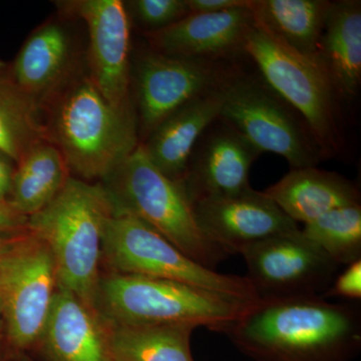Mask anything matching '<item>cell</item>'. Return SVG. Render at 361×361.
Returning a JSON list of instances; mask_svg holds the SVG:
<instances>
[{
  "instance_id": "obj_13",
  "label": "cell",
  "mask_w": 361,
  "mask_h": 361,
  "mask_svg": "<svg viewBox=\"0 0 361 361\" xmlns=\"http://www.w3.org/2000/svg\"><path fill=\"white\" fill-rule=\"evenodd\" d=\"M261 154L229 123L216 118L202 133L188 160L183 186L192 206L251 188L249 172Z\"/></svg>"
},
{
  "instance_id": "obj_32",
  "label": "cell",
  "mask_w": 361,
  "mask_h": 361,
  "mask_svg": "<svg viewBox=\"0 0 361 361\" xmlns=\"http://www.w3.org/2000/svg\"><path fill=\"white\" fill-rule=\"evenodd\" d=\"M2 311H4V308H2L1 297H0V315L2 314Z\"/></svg>"
},
{
  "instance_id": "obj_9",
  "label": "cell",
  "mask_w": 361,
  "mask_h": 361,
  "mask_svg": "<svg viewBox=\"0 0 361 361\" xmlns=\"http://www.w3.org/2000/svg\"><path fill=\"white\" fill-rule=\"evenodd\" d=\"M56 264L49 247L28 231L0 260V297L7 336L14 348L39 343L58 291Z\"/></svg>"
},
{
  "instance_id": "obj_5",
  "label": "cell",
  "mask_w": 361,
  "mask_h": 361,
  "mask_svg": "<svg viewBox=\"0 0 361 361\" xmlns=\"http://www.w3.org/2000/svg\"><path fill=\"white\" fill-rule=\"evenodd\" d=\"M104 180L116 207L146 222L199 264L214 270L229 255L199 227L182 183L161 174L141 144Z\"/></svg>"
},
{
  "instance_id": "obj_30",
  "label": "cell",
  "mask_w": 361,
  "mask_h": 361,
  "mask_svg": "<svg viewBox=\"0 0 361 361\" xmlns=\"http://www.w3.org/2000/svg\"><path fill=\"white\" fill-rule=\"evenodd\" d=\"M11 158L0 152V204L9 203L14 169Z\"/></svg>"
},
{
  "instance_id": "obj_8",
  "label": "cell",
  "mask_w": 361,
  "mask_h": 361,
  "mask_svg": "<svg viewBox=\"0 0 361 361\" xmlns=\"http://www.w3.org/2000/svg\"><path fill=\"white\" fill-rule=\"evenodd\" d=\"M103 257L118 274L170 280L247 301L260 300L247 277L221 274L199 264L146 222L116 205L104 230Z\"/></svg>"
},
{
  "instance_id": "obj_15",
  "label": "cell",
  "mask_w": 361,
  "mask_h": 361,
  "mask_svg": "<svg viewBox=\"0 0 361 361\" xmlns=\"http://www.w3.org/2000/svg\"><path fill=\"white\" fill-rule=\"evenodd\" d=\"M255 23L249 7L220 13H190L158 32L146 35L149 49L179 58L239 59Z\"/></svg>"
},
{
  "instance_id": "obj_6",
  "label": "cell",
  "mask_w": 361,
  "mask_h": 361,
  "mask_svg": "<svg viewBox=\"0 0 361 361\" xmlns=\"http://www.w3.org/2000/svg\"><path fill=\"white\" fill-rule=\"evenodd\" d=\"M220 116L261 153L283 157L292 169L316 167L326 159L307 123L275 92L257 68L241 63L223 85Z\"/></svg>"
},
{
  "instance_id": "obj_14",
  "label": "cell",
  "mask_w": 361,
  "mask_h": 361,
  "mask_svg": "<svg viewBox=\"0 0 361 361\" xmlns=\"http://www.w3.org/2000/svg\"><path fill=\"white\" fill-rule=\"evenodd\" d=\"M195 217L204 234L229 254L275 235L298 229L264 192L241 193L195 203Z\"/></svg>"
},
{
  "instance_id": "obj_18",
  "label": "cell",
  "mask_w": 361,
  "mask_h": 361,
  "mask_svg": "<svg viewBox=\"0 0 361 361\" xmlns=\"http://www.w3.org/2000/svg\"><path fill=\"white\" fill-rule=\"evenodd\" d=\"M223 99L222 85L192 99L164 120L146 141L140 142L161 174L183 184L190 154L202 133L219 118Z\"/></svg>"
},
{
  "instance_id": "obj_4",
  "label": "cell",
  "mask_w": 361,
  "mask_h": 361,
  "mask_svg": "<svg viewBox=\"0 0 361 361\" xmlns=\"http://www.w3.org/2000/svg\"><path fill=\"white\" fill-rule=\"evenodd\" d=\"M259 301L170 280L114 273L99 279L96 310L99 307L111 324L190 325L221 334Z\"/></svg>"
},
{
  "instance_id": "obj_19",
  "label": "cell",
  "mask_w": 361,
  "mask_h": 361,
  "mask_svg": "<svg viewBox=\"0 0 361 361\" xmlns=\"http://www.w3.org/2000/svg\"><path fill=\"white\" fill-rule=\"evenodd\" d=\"M315 61L334 89L349 103L361 85V1H331Z\"/></svg>"
},
{
  "instance_id": "obj_26",
  "label": "cell",
  "mask_w": 361,
  "mask_h": 361,
  "mask_svg": "<svg viewBox=\"0 0 361 361\" xmlns=\"http://www.w3.org/2000/svg\"><path fill=\"white\" fill-rule=\"evenodd\" d=\"M125 6L145 35L165 30L191 13L188 0H134Z\"/></svg>"
},
{
  "instance_id": "obj_27",
  "label": "cell",
  "mask_w": 361,
  "mask_h": 361,
  "mask_svg": "<svg viewBox=\"0 0 361 361\" xmlns=\"http://www.w3.org/2000/svg\"><path fill=\"white\" fill-rule=\"evenodd\" d=\"M325 297H341L348 300H358L361 298V260L353 264L336 277Z\"/></svg>"
},
{
  "instance_id": "obj_21",
  "label": "cell",
  "mask_w": 361,
  "mask_h": 361,
  "mask_svg": "<svg viewBox=\"0 0 361 361\" xmlns=\"http://www.w3.org/2000/svg\"><path fill=\"white\" fill-rule=\"evenodd\" d=\"M331 1L251 0L256 25L301 56L314 59Z\"/></svg>"
},
{
  "instance_id": "obj_16",
  "label": "cell",
  "mask_w": 361,
  "mask_h": 361,
  "mask_svg": "<svg viewBox=\"0 0 361 361\" xmlns=\"http://www.w3.org/2000/svg\"><path fill=\"white\" fill-rule=\"evenodd\" d=\"M77 45L65 23L47 20L21 47L11 65L21 90L40 108L80 70Z\"/></svg>"
},
{
  "instance_id": "obj_1",
  "label": "cell",
  "mask_w": 361,
  "mask_h": 361,
  "mask_svg": "<svg viewBox=\"0 0 361 361\" xmlns=\"http://www.w3.org/2000/svg\"><path fill=\"white\" fill-rule=\"evenodd\" d=\"M221 334L254 361H350L361 348L360 311L322 296L261 299Z\"/></svg>"
},
{
  "instance_id": "obj_2",
  "label": "cell",
  "mask_w": 361,
  "mask_h": 361,
  "mask_svg": "<svg viewBox=\"0 0 361 361\" xmlns=\"http://www.w3.org/2000/svg\"><path fill=\"white\" fill-rule=\"evenodd\" d=\"M49 140L82 180L106 179L140 145L135 111H121L80 70L44 104Z\"/></svg>"
},
{
  "instance_id": "obj_11",
  "label": "cell",
  "mask_w": 361,
  "mask_h": 361,
  "mask_svg": "<svg viewBox=\"0 0 361 361\" xmlns=\"http://www.w3.org/2000/svg\"><path fill=\"white\" fill-rule=\"evenodd\" d=\"M240 255L260 299L323 296L339 268L299 228L252 244Z\"/></svg>"
},
{
  "instance_id": "obj_7",
  "label": "cell",
  "mask_w": 361,
  "mask_h": 361,
  "mask_svg": "<svg viewBox=\"0 0 361 361\" xmlns=\"http://www.w3.org/2000/svg\"><path fill=\"white\" fill-rule=\"evenodd\" d=\"M244 52L266 82L305 120L326 157L344 146V101L314 59L301 56L254 23Z\"/></svg>"
},
{
  "instance_id": "obj_28",
  "label": "cell",
  "mask_w": 361,
  "mask_h": 361,
  "mask_svg": "<svg viewBox=\"0 0 361 361\" xmlns=\"http://www.w3.org/2000/svg\"><path fill=\"white\" fill-rule=\"evenodd\" d=\"M251 0H188L190 13H210L250 6Z\"/></svg>"
},
{
  "instance_id": "obj_17",
  "label": "cell",
  "mask_w": 361,
  "mask_h": 361,
  "mask_svg": "<svg viewBox=\"0 0 361 361\" xmlns=\"http://www.w3.org/2000/svg\"><path fill=\"white\" fill-rule=\"evenodd\" d=\"M49 361H114L109 327L96 310L58 288L40 338Z\"/></svg>"
},
{
  "instance_id": "obj_31",
  "label": "cell",
  "mask_w": 361,
  "mask_h": 361,
  "mask_svg": "<svg viewBox=\"0 0 361 361\" xmlns=\"http://www.w3.org/2000/svg\"><path fill=\"white\" fill-rule=\"evenodd\" d=\"M14 241L16 240L0 239V260L6 255L7 251L11 249V247L13 246Z\"/></svg>"
},
{
  "instance_id": "obj_20",
  "label": "cell",
  "mask_w": 361,
  "mask_h": 361,
  "mask_svg": "<svg viewBox=\"0 0 361 361\" xmlns=\"http://www.w3.org/2000/svg\"><path fill=\"white\" fill-rule=\"evenodd\" d=\"M263 192L290 219L304 225L334 209L360 204V190L350 180L317 167L292 169Z\"/></svg>"
},
{
  "instance_id": "obj_23",
  "label": "cell",
  "mask_w": 361,
  "mask_h": 361,
  "mask_svg": "<svg viewBox=\"0 0 361 361\" xmlns=\"http://www.w3.org/2000/svg\"><path fill=\"white\" fill-rule=\"evenodd\" d=\"M49 140L42 108L16 84L11 66L0 61V152L16 164Z\"/></svg>"
},
{
  "instance_id": "obj_3",
  "label": "cell",
  "mask_w": 361,
  "mask_h": 361,
  "mask_svg": "<svg viewBox=\"0 0 361 361\" xmlns=\"http://www.w3.org/2000/svg\"><path fill=\"white\" fill-rule=\"evenodd\" d=\"M115 205L106 188L70 178L58 196L28 217L27 229L49 247L58 286L96 310L104 230Z\"/></svg>"
},
{
  "instance_id": "obj_25",
  "label": "cell",
  "mask_w": 361,
  "mask_h": 361,
  "mask_svg": "<svg viewBox=\"0 0 361 361\" xmlns=\"http://www.w3.org/2000/svg\"><path fill=\"white\" fill-rule=\"evenodd\" d=\"M303 234L322 249L337 265L361 260V205L329 211L304 225Z\"/></svg>"
},
{
  "instance_id": "obj_22",
  "label": "cell",
  "mask_w": 361,
  "mask_h": 361,
  "mask_svg": "<svg viewBox=\"0 0 361 361\" xmlns=\"http://www.w3.org/2000/svg\"><path fill=\"white\" fill-rule=\"evenodd\" d=\"M65 157L51 141L33 147L14 169L9 204L25 217L49 205L71 178Z\"/></svg>"
},
{
  "instance_id": "obj_29",
  "label": "cell",
  "mask_w": 361,
  "mask_h": 361,
  "mask_svg": "<svg viewBox=\"0 0 361 361\" xmlns=\"http://www.w3.org/2000/svg\"><path fill=\"white\" fill-rule=\"evenodd\" d=\"M28 218L9 203L0 204V233L27 231Z\"/></svg>"
},
{
  "instance_id": "obj_12",
  "label": "cell",
  "mask_w": 361,
  "mask_h": 361,
  "mask_svg": "<svg viewBox=\"0 0 361 361\" xmlns=\"http://www.w3.org/2000/svg\"><path fill=\"white\" fill-rule=\"evenodd\" d=\"M61 13L85 21L89 32V75L104 99L121 111L130 99V20L120 0L59 2Z\"/></svg>"
},
{
  "instance_id": "obj_33",
  "label": "cell",
  "mask_w": 361,
  "mask_h": 361,
  "mask_svg": "<svg viewBox=\"0 0 361 361\" xmlns=\"http://www.w3.org/2000/svg\"><path fill=\"white\" fill-rule=\"evenodd\" d=\"M0 361H4V356H2L1 350H0Z\"/></svg>"
},
{
  "instance_id": "obj_10",
  "label": "cell",
  "mask_w": 361,
  "mask_h": 361,
  "mask_svg": "<svg viewBox=\"0 0 361 361\" xmlns=\"http://www.w3.org/2000/svg\"><path fill=\"white\" fill-rule=\"evenodd\" d=\"M240 61L179 58L151 49L145 51L135 61L134 70L137 134L146 141L180 106L219 89Z\"/></svg>"
},
{
  "instance_id": "obj_24",
  "label": "cell",
  "mask_w": 361,
  "mask_h": 361,
  "mask_svg": "<svg viewBox=\"0 0 361 361\" xmlns=\"http://www.w3.org/2000/svg\"><path fill=\"white\" fill-rule=\"evenodd\" d=\"M195 327L178 324H109L114 361H195Z\"/></svg>"
}]
</instances>
